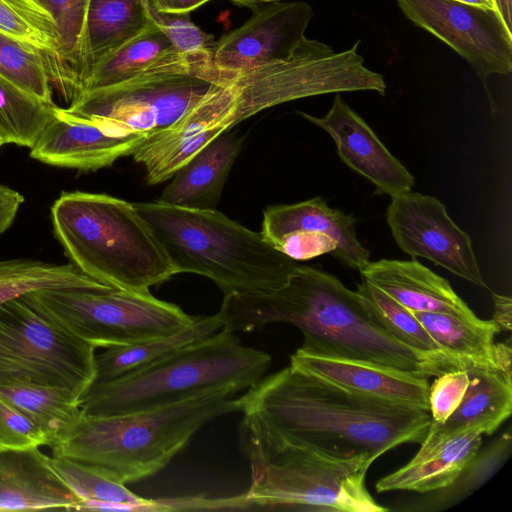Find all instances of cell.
I'll use <instances>...</instances> for the list:
<instances>
[{
    "label": "cell",
    "mask_w": 512,
    "mask_h": 512,
    "mask_svg": "<svg viewBox=\"0 0 512 512\" xmlns=\"http://www.w3.org/2000/svg\"><path fill=\"white\" fill-rule=\"evenodd\" d=\"M239 398L246 456L292 446L375 461L399 445L420 444L431 423L429 411L351 392L292 365Z\"/></svg>",
    "instance_id": "cell-1"
},
{
    "label": "cell",
    "mask_w": 512,
    "mask_h": 512,
    "mask_svg": "<svg viewBox=\"0 0 512 512\" xmlns=\"http://www.w3.org/2000/svg\"><path fill=\"white\" fill-rule=\"evenodd\" d=\"M222 329L252 332L289 323L303 335L299 350L411 372L443 374L446 355L429 356L390 335L356 291L322 269L299 265L280 288L260 294H229L217 313Z\"/></svg>",
    "instance_id": "cell-2"
},
{
    "label": "cell",
    "mask_w": 512,
    "mask_h": 512,
    "mask_svg": "<svg viewBox=\"0 0 512 512\" xmlns=\"http://www.w3.org/2000/svg\"><path fill=\"white\" fill-rule=\"evenodd\" d=\"M234 395L216 391L124 415L91 416L80 410L49 448L52 456L80 462L126 485L163 469L210 421L240 412V398Z\"/></svg>",
    "instance_id": "cell-3"
},
{
    "label": "cell",
    "mask_w": 512,
    "mask_h": 512,
    "mask_svg": "<svg viewBox=\"0 0 512 512\" xmlns=\"http://www.w3.org/2000/svg\"><path fill=\"white\" fill-rule=\"evenodd\" d=\"M178 273L212 280L224 293L260 294L282 287L296 261L216 209L159 201L134 203Z\"/></svg>",
    "instance_id": "cell-4"
},
{
    "label": "cell",
    "mask_w": 512,
    "mask_h": 512,
    "mask_svg": "<svg viewBox=\"0 0 512 512\" xmlns=\"http://www.w3.org/2000/svg\"><path fill=\"white\" fill-rule=\"evenodd\" d=\"M51 219L71 264L101 284L149 292L177 274L134 203L102 193L63 192Z\"/></svg>",
    "instance_id": "cell-5"
},
{
    "label": "cell",
    "mask_w": 512,
    "mask_h": 512,
    "mask_svg": "<svg viewBox=\"0 0 512 512\" xmlns=\"http://www.w3.org/2000/svg\"><path fill=\"white\" fill-rule=\"evenodd\" d=\"M271 356L244 346L221 329L150 365L108 381H95L81 401L83 413L113 416L172 405L216 391L237 393L256 385Z\"/></svg>",
    "instance_id": "cell-6"
},
{
    "label": "cell",
    "mask_w": 512,
    "mask_h": 512,
    "mask_svg": "<svg viewBox=\"0 0 512 512\" xmlns=\"http://www.w3.org/2000/svg\"><path fill=\"white\" fill-rule=\"evenodd\" d=\"M251 486L244 495L255 509L384 512L365 485L374 462L365 455L336 458L283 446L246 456Z\"/></svg>",
    "instance_id": "cell-7"
},
{
    "label": "cell",
    "mask_w": 512,
    "mask_h": 512,
    "mask_svg": "<svg viewBox=\"0 0 512 512\" xmlns=\"http://www.w3.org/2000/svg\"><path fill=\"white\" fill-rule=\"evenodd\" d=\"M220 81L176 53L124 82L85 91L64 109L117 133L149 138L174 125Z\"/></svg>",
    "instance_id": "cell-8"
},
{
    "label": "cell",
    "mask_w": 512,
    "mask_h": 512,
    "mask_svg": "<svg viewBox=\"0 0 512 512\" xmlns=\"http://www.w3.org/2000/svg\"><path fill=\"white\" fill-rule=\"evenodd\" d=\"M96 350L28 293L0 303V381L61 388L81 402L96 381Z\"/></svg>",
    "instance_id": "cell-9"
},
{
    "label": "cell",
    "mask_w": 512,
    "mask_h": 512,
    "mask_svg": "<svg viewBox=\"0 0 512 512\" xmlns=\"http://www.w3.org/2000/svg\"><path fill=\"white\" fill-rule=\"evenodd\" d=\"M359 44L360 40L335 53L323 42L307 38L288 60L222 79L234 92L233 125L273 106L311 96L364 90L384 96V78L365 67Z\"/></svg>",
    "instance_id": "cell-10"
},
{
    "label": "cell",
    "mask_w": 512,
    "mask_h": 512,
    "mask_svg": "<svg viewBox=\"0 0 512 512\" xmlns=\"http://www.w3.org/2000/svg\"><path fill=\"white\" fill-rule=\"evenodd\" d=\"M28 294L55 322L96 349L167 336L195 319L150 291L45 289Z\"/></svg>",
    "instance_id": "cell-11"
},
{
    "label": "cell",
    "mask_w": 512,
    "mask_h": 512,
    "mask_svg": "<svg viewBox=\"0 0 512 512\" xmlns=\"http://www.w3.org/2000/svg\"><path fill=\"white\" fill-rule=\"evenodd\" d=\"M403 14L463 57L482 81L492 112H497L488 79L512 69V32L496 9L454 0H396Z\"/></svg>",
    "instance_id": "cell-12"
},
{
    "label": "cell",
    "mask_w": 512,
    "mask_h": 512,
    "mask_svg": "<svg viewBox=\"0 0 512 512\" xmlns=\"http://www.w3.org/2000/svg\"><path fill=\"white\" fill-rule=\"evenodd\" d=\"M386 220L398 247L423 257L479 287H487L470 236L450 218L434 196L405 192L391 197Z\"/></svg>",
    "instance_id": "cell-13"
},
{
    "label": "cell",
    "mask_w": 512,
    "mask_h": 512,
    "mask_svg": "<svg viewBox=\"0 0 512 512\" xmlns=\"http://www.w3.org/2000/svg\"><path fill=\"white\" fill-rule=\"evenodd\" d=\"M313 17L305 2H269L216 43L214 67L220 79L290 59L307 39Z\"/></svg>",
    "instance_id": "cell-14"
},
{
    "label": "cell",
    "mask_w": 512,
    "mask_h": 512,
    "mask_svg": "<svg viewBox=\"0 0 512 512\" xmlns=\"http://www.w3.org/2000/svg\"><path fill=\"white\" fill-rule=\"evenodd\" d=\"M297 113L331 136L341 160L371 182L375 186V194L393 197L411 191L415 183L413 175L339 93L322 117L302 111Z\"/></svg>",
    "instance_id": "cell-15"
},
{
    "label": "cell",
    "mask_w": 512,
    "mask_h": 512,
    "mask_svg": "<svg viewBox=\"0 0 512 512\" xmlns=\"http://www.w3.org/2000/svg\"><path fill=\"white\" fill-rule=\"evenodd\" d=\"M146 139L141 134L117 133L57 107L30 156L51 166L95 171L132 155Z\"/></svg>",
    "instance_id": "cell-16"
},
{
    "label": "cell",
    "mask_w": 512,
    "mask_h": 512,
    "mask_svg": "<svg viewBox=\"0 0 512 512\" xmlns=\"http://www.w3.org/2000/svg\"><path fill=\"white\" fill-rule=\"evenodd\" d=\"M290 365L351 392L429 411L427 377L379 365L323 357L299 349Z\"/></svg>",
    "instance_id": "cell-17"
},
{
    "label": "cell",
    "mask_w": 512,
    "mask_h": 512,
    "mask_svg": "<svg viewBox=\"0 0 512 512\" xmlns=\"http://www.w3.org/2000/svg\"><path fill=\"white\" fill-rule=\"evenodd\" d=\"M482 435L475 429L444 433L430 423L419 451L403 467L379 479L377 492L427 493L451 485L480 449Z\"/></svg>",
    "instance_id": "cell-18"
},
{
    "label": "cell",
    "mask_w": 512,
    "mask_h": 512,
    "mask_svg": "<svg viewBox=\"0 0 512 512\" xmlns=\"http://www.w3.org/2000/svg\"><path fill=\"white\" fill-rule=\"evenodd\" d=\"M38 448L0 452V511L76 510L81 499Z\"/></svg>",
    "instance_id": "cell-19"
},
{
    "label": "cell",
    "mask_w": 512,
    "mask_h": 512,
    "mask_svg": "<svg viewBox=\"0 0 512 512\" xmlns=\"http://www.w3.org/2000/svg\"><path fill=\"white\" fill-rule=\"evenodd\" d=\"M366 280L411 312L477 317L449 282L417 260L381 259L360 272Z\"/></svg>",
    "instance_id": "cell-20"
},
{
    "label": "cell",
    "mask_w": 512,
    "mask_h": 512,
    "mask_svg": "<svg viewBox=\"0 0 512 512\" xmlns=\"http://www.w3.org/2000/svg\"><path fill=\"white\" fill-rule=\"evenodd\" d=\"M295 230L318 231L333 238L337 243L333 256L352 270L361 272L370 262L369 250L357 237L354 216L329 207L320 196L265 209L260 233L266 242Z\"/></svg>",
    "instance_id": "cell-21"
},
{
    "label": "cell",
    "mask_w": 512,
    "mask_h": 512,
    "mask_svg": "<svg viewBox=\"0 0 512 512\" xmlns=\"http://www.w3.org/2000/svg\"><path fill=\"white\" fill-rule=\"evenodd\" d=\"M224 132L198 151L170 179L157 201L195 209H215L242 138Z\"/></svg>",
    "instance_id": "cell-22"
},
{
    "label": "cell",
    "mask_w": 512,
    "mask_h": 512,
    "mask_svg": "<svg viewBox=\"0 0 512 512\" xmlns=\"http://www.w3.org/2000/svg\"><path fill=\"white\" fill-rule=\"evenodd\" d=\"M439 349L458 359L463 370L473 363L511 372V345L494 343L499 333L492 320L441 312H413Z\"/></svg>",
    "instance_id": "cell-23"
},
{
    "label": "cell",
    "mask_w": 512,
    "mask_h": 512,
    "mask_svg": "<svg viewBox=\"0 0 512 512\" xmlns=\"http://www.w3.org/2000/svg\"><path fill=\"white\" fill-rule=\"evenodd\" d=\"M469 383L454 413L442 424H431L444 433L475 429L492 434L511 415L512 372L470 363Z\"/></svg>",
    "instance_id": "cell-24"
},
{
    "label": "cell",
    "mask_w": 512,
    "mask_h": 512,
    "mask_svg": "<svg viewBox=\"0 0 512 512\" xmlns=\"http://www.w3.org/2000/svg\"><path fill=\"white\" fill-rule=\"evenodd\" d=\"M151 6L150 0H89L83 37L84 84L100 60L154 22Z\"/></svg>",
    "instance_id": "cell-25"
},
{
    "label": "cell",
    "mask_w": 512,
    "mask_h": 512,
    "mask_svg": "<svg viewBox=\"0 0 512 512\" xmlns=\"http://www.w3.org/2000/svg\"><path fill=\"white\" fill-rule=\"evenodd\" d=\"M221 329L218 314L195 317L190 325L173 334L132 345L103 348L95 354L96 381L112 380L150 365Z\"/></svg>",
    "instance_id": "cell-26"
},
{
    "label": "cell",
    "mask_w": 512,
    "mask_h": 512,
    "mask_svg": "<svg viewBox=\"0 0 512 512\" xmlns=\"http://www.w3.org/2000/svg\"><path fill=\"white\" fill-rule=\"evenodd\" d=\"M53 18L59 35L58 72L53 86L72 102L83 92V37L89 0H34Z\"/></svg>",
    "instance_id": "cell-27"
},
{
    "label": "cell",
    "mask_w": 512,
    "mask_h": 512,
    "mask_svg": "<svg viewBox=\"0 0 512 512\" xmlns=\"http://www.w3.org/2000/svg\"><path fill=\"white\" fill-rule=\"evenodd\" d=\"M176 53L154 21L139 35L100 60L87 77L83 92L124 82Z\"/></svg>",
    "instance_id": "cell-28"
},
{
    "label": "cell",
    "mask_w": 512,
    "mask_h": 512,
    "mask_svg": "<svg viewBox=\"0 0 512 512\" xmlns=\"http://www.w3.org/2000/svg\"><path fill=\"white\" fill-rule=\"evenodd\" d=\"M0 396L31 419L53 442L78 417L81 402L57 387L0 381Z\"/></svg>",
    "instance_id": "cell-29"
},
{
    "label": "cell",
    "mask_w": 512,
    "mask_h": 512,
    "mask_svg": "<svg viewBox=\"0 0 512 512\" xmlns=\"http://www.w3.org/2000/svg\"><path fill=\"white\" fill-rule=\"evenodd\" d=\"M106 286L82 273L73 264L28 259L0 260V303L45 289L103 290Z\"/></svg>",
    "instance_id": "cell-30"
},
{
    "label": "cell",
    "mask_w": 512,
    "mask_h": 512,
    "mask_svg": "<svg viewBox=\"0 0 512 512\" xmlns=\"http://www.w3.org/2000/svg\"><path fill=\"white\" fill-rule=\"evenodd\" d=\"M56 108L0 75V137L4 144L33 148Z\"/></svg>",
    "instance_id": "cell-31"
},
{
    "label": "cell",
    "mask_w": 512,
    "mask_h": 512,
    "mask_svg": "<svg viewBox=\"0 0 512 512\" xmlns=\"http://www.w3.org/2000/svg\"><path fill=\"white\" fill-rule=\"evenodd\" d=\"M0 33L38 48L51 85L58 72L59 35L51 15L34 0H0Z\"/></svg>",
    "instance_id": "cell-32"
},
{
    "label": "cell",
    "mask_w": 512,
    "mask_h": 512,
    "mask_svg": "<svg viewBox=\"0 0 512 512\" xmlns=\"http://www.w3.org/2000/svg\"><path fill=\"white\" fill-rule=\"evenodd\" d=\"M356 292L375 320L399 342L429 356L445 354L414 313L383 291L362 279L361 283L357 284Z\"/></svg>",
    "instance_id": "cell-33"
},
{
    "label": "cell",
    "mask_w": 512,
    "mask_h": 512,
    "mask_svg": "<svg viewBox=\"0 0 512 512\" xmlns=\"http://www.w3.org/2000/svg\"><path fill=\"white\" fill-rule=\"evenodd\" d=\"M0 75L41 100L54 104L42 52L0 33Z\"/></svg>",
    "instance_id": "cell-34"
},
{
    "label": "cell",
    "mask_w": 512,
    "mask_h": 512,
    "mask_svg": "<svg viewBox=\"0 0 512 512\" xmlns=\"http://www.w3.org/2000/svg\"><path fill=\"white\" fill-rule=\"evenodd\" d=\"M152 5V4H151ZM151 16L175 50L195 69L218 74L214 67L217 41L190 18V13H163L151 6Z\"/></svg>",
    "instance_id": "cell-35"
},
{
    "label": "cell",
    "mask_w": 512,
    "mask_h": 512,
    "mask_svg": "<svg viewBox=\"0 0 512 512\" xmlns=\"http://www.w3.org/2000/svg\"><path fill=\"white\" fill-rule=\"evenodd\" d=\"M512 449L510 432L499 436L494 442L483 450H478L472 457L459 477L449 486L440 489L436 501L433 503L449 507L465 499L481 488L509 458Z\"/></svg>",
    "instance_id": "cell-36"
},
{
    "label": "cell",
    "mask_w": 512,
    "mask_h": 512,
    "mask_svg": "<svg viewBox=\"0 0 512 512\" xmlns=\"http://www.w3.org/2000/svg\"><path fill=\"white\" fill-rule=\"evenodd\" d=\"M52 469L82 500H98L119 503H143L142 498L128 490L125 484L115 482L90 466L64 457L47 456Z\"/></svg>",
    "instance_id": "cell-37"
},
{
    "label": "cell",
    "mask_w": 512,
    "mask_h": 512,
    "mask_svg": "<svg viewBox=\"0 0 512 512\" xmlns=\"http://www.w3.org/2000/svg\"><path fill=\"white\" fill-rule=\"evenodd\" d=\"M49 444L46 434L31 419L0 396V452Z\"/></svg>",
    "instance_id": "cell-38"
},
{
    "label": "cell",
    "mask_w": 512,
    "mask_h": 512,
    "mask_svg": "<svg viewBox=\"0 0 512 512\" xmlns=\"http://www.w3.org/2000/svg\"><path fill=\"white\" fill-rule=\"evenodd\" d=\"M469 383L466 370L445 372L429 387V413L434 423H444L458 408Z\"/></svg>",
    "instance_id": "cell-39"
},
{
    "label": "cell",
    "mask_w": 512,
    "mask_h": 512,
    "mask_svg": "<svg viewBox=\"0 0 512 512\" xmlns=\"http://www.w3.org/2000/svg\"><path fill=\"white\" fill-rule=\"evenodd\" d=\"M294 261H305L323 254H335L337 243L330 236L310 230H295L269 243Z\"/></svg>",
    "instance_id": "cell-40"
},
{
    "label": "cell",
    "mask_w": 512,
    "mask_h": 512,
    "mask_svg": "<svg viewBox=\"0 0 512 512\" xmlns=\"http://www.w3.org/2000/svg\"><path fill=\"white\" fill-rule=\"evenodd\" d=\"M77 511H163L158 500L148 499L143 503H119L98 500H82Z\"/></svg>",
    "instance_id": "cell-41"
},
{
    "label": "cell",
    "mask_w": 512,
    "mask_h": 512,
    "mask_svg": "<svg viewBox=\"0 0 512 512\" xmlns=\"http://www.w3.org/2000/svg\"><path fill=\"white\" fill-rule=\"evenodd\" d=\"M24 197L0 183V236L12 225Z\"/></svg>",
    "instance_id": "cell-42"
},
{
    "label": "cell",
    "mask_w": 512,
    "mask_h": 512,
    "mask_svg": "<svg viewBox=\"0 0 512 512\" xmlns=\"http://www.w3.org/2000/svg\"><path fill=\"white\" fill-rule=\"evenodd\" d=\"M494 313L492 321L499 332L510 331L512 328V300L510 296L492 294Z\"/></svg>",
    "instance_id": "cell-43"
},
{
    "label": "cell",
    "mask_w": 512,
    "mask_h": 512,
    "mask_svg": "<svg viewBox=\"0 0 512 512\" xmlns=\"http://www.w3.org/2000/svg\"><path fill=\"white\" fill-rule=\"evenodd\" d=\"M154 9L163 13H190L210 0H150Z\"/></svg>",
    "instance_id": "cell-44"
},
{
    "label": "cell",
    "mask_w": 512,
    "mask_h": 512,
    "mask_svg": "<svg viewBox=\"0 0 512 512\" xmlns=\"http://www.w3.org/2000/svg\"><path fill=\"white\" fill-rule=\"evenodd\" d=\"M493 3L506 27L512 32V0H493Z\"/></svg>",
    "instance_id": "cell-45"
},
{
    "label": "cell",
    "mask_w": 512,
    "mask_h": 512,
    "mask_svg": "<svg viewBox=\"0 0 512 512\" xmlns=\"http://www.w3.org/2000/svg\"><path fill=\"white\" fill-rule=\"evenodd\" d=\"M463 4L495 9L493 0H454Z\"/></svg>",
    "instance_id": "cell-46"
},
{
    "label": "cell",
    "mask_w": 512,
    "mask_h": 512,
    "mask_svg": "<svg viewBox=\"0 0 512 512\" xmlns=\"http://www.w3.org/2000/svg\"><path fill=\"white\" fill-rule=\"evenodd\" d=\"M230 1L237 5L247 6V7L256 9V7L259 4L275 2V1H279V0H230Z\"/></svg>",
    "instance_id": "cell-47"
},
{
    "label": "cell",
    "mask_w": 512,
    "mask_h": 512,
    "mask_svg": "<svg viewBox=\"0 0 512 512\" xmlns=\"http://www.w3.org/2000/svg\"><path fill=\"white\" fill-rule=\"evenodd\" d=\"M3 144H4V143H3V141H2V139H1V137H0V147H1Z\"/></svg>",
    "instance_id": "cell-48"
}]
</instances>
